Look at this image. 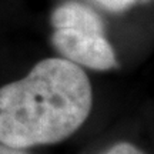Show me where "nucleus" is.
<instances>
[{
	"label": "nucleus",
	"instance_id": "1",
	"mask_svg": "<svg viewBox=\"0 0 154 154\" xmlns=\"http://www.w3.org/2000/svg\"><path fill=\"white\" fill-rule=\"evenodd\" d=\"M91 109L93 87L83 67L63 57L43 59L0 87V143L17 149L60 143L86 123Z\"/></svg>",
	"mask_w": 154,
	"mask_h": 154
},
{
	"label": "nucleus",
	"instance_id": "2",
	"mask_svg": "<svg viewBox=\"0 0 154 154\" xmlns=\"http://www.w3.org/2000/svg\"><path fill=\"white\" fill-rule=\"evenodd\" d=\"M51 43L60 57L80 67L106 72L119 66L116 51L106 38L104 32L86 29H54Z\"/></svg>",
	"mask_w": 154,
	"mask_h": 154
},
{
	"label": "nucleus",
	"instance_id": "3",
	"mask_svg": "<svg viewBox=\"0 0 154 154\" xmlns=\"http://www.w3.org/2000/svg\"><path fill=\"white\" fill-rule=\"evenodd\" d=\"M53 29H86L104 32L103 19L87 5L80 2H64L57 6L50 17Z\"/></svg>",
	"mask_w": 154,
	"mask_h": 154
},
{
	"label": "nucleus",
	"instance_id": "4",
	"mask_svg": "<svg viewBox=\"0 0 154 154\" xmlns=\"http://www.w3.org/2000/svg\"><path fill=\"white\" fill-rule=\"evenodd\" d=\"M103 154H146V153L140 147H137L136 144L128 143V141H120V143H116L111 147H109Z\"/></svg>",
	"mask_w": 154,
	"mask_h": 154
},
{
	"label": "nucleus",
	"instance_id": "5",
	"mask_svg": "<svg viewBox=\"0 0 154 154\" xmlns=\"http://www.w3.org/2000/svg\"><path fill=\"white\" fill-rule=\"evenodd\" d=\"M94 2L110 11H124L136 5L138 0H94Z\"/></svg>",
	"mask_w": 154,
	"mask_h": 154
},
{
	"label": "nucleus",
	"instance_id": "6",
	"mask_svg": "<svg viewBox=\"0 0 154 154\" xmlns=\"http://www.w3.org/2000/svg\"><path fill=\"white\" fill-rule=\"evenodd\" d=\"M0 154H29L24 151V149H17V147H10L7 144L0 143Z\"/></svg>",
	"mask_w": 154,
	"mask_h": 154
}]
</instances>
